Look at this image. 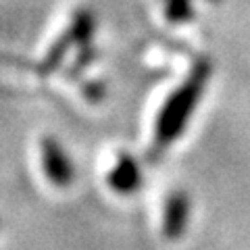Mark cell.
Returning <instances> with one entry per match:
<instances>
[{"label":"cell","mask_w":250,"mask_h":250,"mask_svg":"<svg viewBox=\"0 0 250 250\" xmlns=\"http://www.w3.org/2000/svg\"><path fill=\"white\" fill-rule=\"evenodd\" d=\"M108 186L117 194H134L142 186V169L138 161L127 152H121L117 156L115 165L108 173Z\"/></svg>","instance_id":"5b68a950"},{"label":"cell","mask_w":250,"mask_h":250,"mask_svg":"<svg viewBox=\"0 0 250 250\" xmlns=\"http://www.w3.org/2000/svg\"><path fill=\"white\" fill-rule=\"evenodd\" d=\"M40 161L46 179L57 186V188H67L71 186L75 177V167L71 156L65 152V148L61 146L59 140L52 136H44L40 142Z\"/></svg>","instance_id":"3957f363"},{"label":"cell","mask_w":250,"mask_h":250,"mask_svg":"<svg viewBox=\"0 0 250 250\" xmlns=\"http://www.w3.org/2000/svg\"><path fill=\"white\" fill-rule=\"evenodd\" d=\"M190 221V196L182 190L171 192L163 207V236L167 240L184 238Z\"/></svg>","instance_id":"277c9868"},{"label":"cell","mask_w":250,"mask_h":250,"mask_svg":"<svg viewBox=\"0 0 250 250\" xmlns=\"http://www.w3.org/2000/svg\"><path fill=\"white\" fill-rule=\"evenodd\" d=\"M163 15L171 23H190L194 19V0H161Z\"/></svg>","instance_id":"8992f818"},{"label":"cell","mask_w":250,"mask_h":250,"mask_svg":"<svg viewBox=\"0 0 250 250\" xmlns=\"http://www.w3.org/2000/svg\"><path fill=\"white\" fill-rule=\"evenodd\" d=\"M94 34V17L90 11H77L73 15L69 27L62 31L57 38V42L52 44V48L46 54V59L42 62V71H52L54 67L62 61V57L69 52V48L75 44H88L90 38Z\"/></svg>","instance_id":"7a4b0ae2"},{"label":"cell","mask_w":250,"mask_h":250,"mask_svg":"<svg viewBox=\"0 0 250 250\" xmlns=\"http://www.w3.org/2000/svg\"><path fill=\"white\" fill-rule=\"evenodd\" d=\"M208 75H210V65L208 61L202 59L192 67L186 82L175 92H171V96L165 100V104L159 111V117H156V125H154L156 148H167L182 136V131L186 129L188 121H190L202 92L207 88Z\"/></svg>","instance_id":"6da1fadb"}]
</instances>
